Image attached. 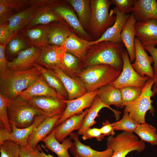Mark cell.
Segmentation results:
<instances>
[{
  "label": "cell",
  "instance_id": "1",
  "mask_svg": "<svg viewBox=\"0 0 157 157\" xmlns=\"http://www.w3.org/2000/svg\"><path fill=\"white\" fill-rule=\"evenodd\" d=\"M41 75V72L35 63L34 67L26 70L8 69L0 73V93L9 99H14L33 85Z\"/></svg>",
  "mask_w": 157,
  "mask_h": 157
},
{
  "label": "cell",
  "instance_id": "2",
  "mask_svg": "<svg viewBox=\"0 0 157 157\" xmlns=\"http://www.w3.org/2000/svg\"><path fill=\"white\" fill-rule=\"evenodd\" d=\"M124 46L122 42L105 41L90 46L83 61L84 69L93 65L105 64L122 70Z\"/></svg>",
  "mask_w": 157,
  "mask_h": 157
},
{
  "label": "cell",
  "instance_id": "3",
  "mask_svg": "<svg viewBox=\"0 0 157 157\" xmlns=\"http://www.w3.org/2000/svg\"><path fill=\"white\" fill-rule=\"evenodd\" d=\"M122 70L113 66L97 64L84 69L76 75L84 85L87 92L94 91L114 81Z\"/></svg>",
  "mask_w": 157,
  "mask_h": 157
},
{
  "label": "cell",
  "instance_id": "4",
  "mask_svg": "<svg viewBox=\"0 0 157 157\" xmlns=\"http://www.w3.org/2000/svg\"><path fill=\"white\" fill-rule=\"evenodd\" d=\"M7 111L10 124L19 129L32 125L36 115H46L42 109L31 105L28 100L19 96L9 99Z\"/></svg>",
  "mask_w": 157,
  "mask_h": 157
},
{
  "label": "cell",
  "instance_id": "5",
  "mask_svg": "<svg viewBox=\"0 0 157 157\" xmlns=\"http://www.w3.org/2000/svg\"><path fill=\"white\" fill-rule=\"evenodd\" d=\"M91 15L88 29L92 35L99 39L114 24L116 17L109 12L111 4L109 0H92Z\"/></svg>",
  "mask_w": 157,
  "mask_h": 157
},
{
  "label": "cell",
  "instance_id": "6",
  "mask_svg": "<svg viewBox=\"0 0 157 157\" xmlns=\"http://www.w3.org/2000/svg\"><path fill=\"white\" fill-rule=\"evenodd\" d=\"M106 145L107 148L113 151L111 157H126L131 151H136L140 153L145 148L144 142L140 140L136 135L125 132L115 137L109 136L107 139Z\"/></svg>",
  "mask_w": 157,
  "mask_h": 157
},
{
  "label": "cell",
  "instance_id": "7",
  "mask_svg": "<svg viewBox=\"0 0 157 157\" xmlns=\"http://www.w3.org/2000/svg\"><path fill=\"white\" fill-rule=\"evenodd\" d=\"M153 79L150 78L147 81L139 97L134 101L125 106L124 112L128 113L130 117L138 124L144 123L145 116L147 112L151 113L154 110L152 105Z\"/></svg>",
  "mask_w": 157,
  "mask_h": 157
},
{
  "label": "cell",
  "instance_id": "8",
  "mask_svg": "<svg viewBox=\"0 0 157 157\" xmlns=\"http://www.w3.org/2000/svg\"><path fill=\"white\" fill-rule=\"evenodd\" d=\"M123 61L120 74L111 84L118 88L133 86L143 88L150 78L140 75L133 67L127 50L124 49L122 55Z\"/></svg>",
  "mask_w": 157,
  "mask_h": 157
},
{
  "label": "cell",
  "instance_id": "9",
  "mask_svg": "<svg viewBox=\"0 0 157 157\" xmlns=\"http://www.w3.org/2000/svg\"><path fill=\"white\" fill-rule=\"evenodd\" d=\"M47 117L46 115L36 116L33 124L25 128H18L14 124H10L12 129L11 133L4 128H0V143L9 140L16 142L22 147L27 146V140L29 135Z\"/></svg>",
  "mask_w": 157,
  "mask_h": 157
},
{
  "label": "cell",
  "instance_id": "10",
  "mask_svg": "<svg viewBox=\"0 0 157 157\" xmlns=\"http://www.w3.org/2000/svg\"><path fill=\"white\" fill-rule=\"evenodd\" d=\"M98 90L87 92L83 95L75 99L64 100L66 104V107L61 117L56 123L55 127L70 117L80 113L84 109L90 107L98 94Z\"/></svg>",
  "mask_w": 157,
  "mask_h": 157
},
{
  "label": "cell",
  "instance_id": "11",
  "mask_svg": "<svg viewBox=\"0 0 157 157\" xmlns=\"http://www.w3.org/2000/svg\"><path fill=\"white\" fill-rule=\"evenodd\" d=\"M66 52L64 44L59 46H45L41 48L36 63L48 69H61Z\"/></svg>",
  "mask_w": 157,
  "mask_h": 157
},
{
  "label": "cell",
  "instance_id": "12",
  "mask_svg": "<svg viewBox=\"0 0 157 157\" xmlns=\"http://www.w3.org/2000/svg\"><path fill=\"white\" fill-rule=\"evenodd\" d=\"M28 101L31 105L43 110L47 116L49 117L62 114L66 107L64 100L58 97L36 96Z\"/></svg>",
  "mask_w": 157,
  "mask_h": 157
},
{
  "label": "cell",
  "instance_id": "13",
  "mask_svg": "<svg viewBox=\"0 0 157 157\" xmlns=\"http://www.w3.org/2000/svg\"><path fill=\"white\" fill-rule=\"evenodd\" d=\"M135 58L131 65L135 71L140 76L153 79L154 77L151 64L153 61L151 56H148L140 40L135 37L134 42Z\"/></svg>",
  "mask_w": 157,
  "mask_h": 157
},
{
  "label": "cell",
  "instance_id": "14",
  "mask_svg": "<svg viewBox=\"0 0 157 157\" xmlns=\"http://www.w3.org/2000/svg\"><path fill=\"white\" fill-rule=\"evenodd\" d=\"M110 14L115 15L116 18L114 24L108 28L99 39L91 41V46L103 41L122 42L121 34L124 26L129 14H124L115 7L110 10Z\"/></svg>",
  "mask_w": 157,
  "mask_h": 157
},
{
  "label": "cell",
  "instance_id": "15",
  "mask_svg": "<svg viewBox=\"0 0 157 157\" xmlns=\"http://www.w3.org/2000/svg\"><path fill=\"white\" fill-rule=\"evenodd\" d=\"M41 50V48L32 46L22 51L13 61L8 62V69L15 71H24L33 68Z\"/></svg>",
  "mask_w": 157,
  "mask_h": 157
},
{
  "label": "cell",
  "instance_id": "16",
  "mask_svg": "<svg viewBox=\"0 0 157 157\" xmlns=\"http://www.w3.org/2000/svg\"><path fill=\"white\" fill-rule=\"evenodd\" d=\"M51 69L62 82L67 92L68 100L77 98L87 92L84 84L78 77L69 76L58 68Z\"/></svg>",
  "mask_w": 157,
  "mask_h": 157
},
{
  "label": "cell",
  "instance_id": "17",
  "mask_svg": "<svg viewBox=\"0 0 157 157\" xmlns=\"http://www.w3.org/2000/svg\"><path fill=\"white\" fill-rule=\"evenodd\" d=\"M135 29L136 36L143 47L157 45V20L136 22Z\"/></svg>",
  "mask_w": 157,
  "mask_h": 157
},
{
  "label": "cell",
  "instance_id": "18",
  "mask_svg": "<svg viewBox=\"0 0 157 157\" xmlns=\"http://www.w3.org/2000/svg\"><path fill=\"white\" fill-rule=\"evenodd\" d=\"M131 13L137 22H144L151 19L157 20V0H135Z\"/></svg>",
  "mask_w": 157,
  "mask_h": 157
},
{
  "label": "cell",
  "instance_id": "19",
  "mask_svg": "<svg viewBox=\"0 0 157 157\" xmlns=\"http://www.w3.org/2000/svg\"><path fill=\"white\" fill-rule=\"evenodd\" d=\"M69 135V138L74 142L69 150L74 157H111L113 154V151L111 149L107 148L104 151H98L84 144L80 141L78 135L75 132H72Z\"/></svg>",
  "mask_w": 157,
  "mask_h": 157
},
{
  "label": "cell",
  "instance_id": "20",
  "mask_svg": "<svg viewBox=\"0 0 157 157\" xmlns=\"http://www.w3.org/2000/svg\"><path fill=\"white\" fill-rule=\"evenodd\" d=\"M88 110V108H87L82 112L70 117L56 127L54 136L59 142H62L74 130H79Z\"/></svg>",
  "mask_w": 157,
  "mask_h": 157
},
{
  "label": "cell",
  "instance_id": "21",
  "mask_svg": "<svg viewBox=\"0 0 157 157\" xmlns=\"http://www.w3.org/2000/svg\"><path fill=\"white\" fill-rule=\"evenodd\" d=\"M62 115V114L51 117H46L29 136L27 140V146L31 148L35 149L38 143L52 132L55 127L56 123Z\"/></svg>",
  "mask_w": 157,
  "mask_h": 157
},
{
  "label": "cell",
  "instance_id": "22",
  "mask_svg": "<svg viewBox=\"0 0 157 157\" xmlns=\"http://www.w3.org/2000/svg\"><path fill=\"white\" fill-rule=\"evenodd\" d=\"M136 22L133 15H130L124 24L121 34L122 42L126 49L131 63H133L135 58L134 42Z\"/></svg>",
  "mask_w": 157,
  "mask_h": 157
},
{
  "label": "cell",
  "instance_id": "23",
  "mask_svg": "<svg viewBox=\"0 0 157 157\" xmlns=\"http://www.w3.org/2000/svg\"><path fill=\"white\" fill-rule=\"evenodd\" d=\"M104 108H107L111 110L114 113L116 119L117 120L119 119L121 112L114 110L105 104L97 96L85 116L81 128L77 133L78 135H83L86 131L96 123L95 119L99 116L98 113L100 111Z\"/></svg>",
  "mask_w": 157,
  "mask_h": 157
},
{
  "label": "cell",
  "instance_id": "24",
  "mask_svg": "<svg viewBox=\"0 0 157 157\" xmlns=\"http://www.w3.org/2000/svg\"><path fill=\"white\" fill-rule=\"evenodd\" d=\"M91 41L79 37L72 32L64 44L66 52L83 61L88 48L91 46Z\"/></svg>",
  "mask_w": 157,
  "mask_h": 157
},
{
  "label": "cell",
  "instance_id": "25",
  "mask_svg": "<svg viewBox=\"0 0 157 157\" xmlns=\"http://www.w3.org/2000/svg\"><path fill=\"white\" fill-rule=\"evenodd\" d=\"M54 13L64 19L76 33L87 40L90 39V36L82 26L77 16L71 8L65 6H59L55 8Z\"/></svg>",
  "mask_w": 157,
  "mask_h": 157
},
{
  "label": "cell",
  "instance_id": "26",
  "mask_svg": "<svg viewBox=\"0 0 157 157\" xmlns=\"http://www.w3.org/2000/svg\"><path fill=\"white\" fill-rule=\"evenodd\" d=\"M19 96L27 100L32 97L40 96L59 98L56 92L48 84L42 74L38 80Z\"/></svg>",
  "mask_w": 157,
  "mask_h": 157
},
{
  "label": "cell",
  "instance_id": "27",
  "mask_svg": "<svg viewBox=\"0 0 157 157\" xmlns=\"http://www.w3.org/2000/svg\"><path fill=\"white\" fill-rule=\"evenodd\" d=\"M55 127L52 132L42 140L44 147L55 153L59 157H70L68 151L72 146L73 142L70 138H66L60 144L55 138Z\"/></svg>",
  "mask_w": 157,
  "mask_h": 157
},
{
  "label": "cell",
  "instance_id": "28",
  "mask_svg": "<svg viewBox=\"0 0 157 157\" xmlns=\"http://www.w3.org/2000/svg\"><path fill=\"white\" fill-rule=\"evenodd\" d=\"M98 91L97 96L106 105H114L121 108L124 107L119 88L110 83L100 88Z\"/></svg>",
  "mask_w": 157,
  "mask_h": 157
},
{
  "label": "cell",
  "instance_id": "29",
  "mask_svg": "<svg viewBox=\"0 0 157 157\" xmlns=\"http://www.w3.org/2000/svg\"><path fill=\"white\" fill-rule=\"evenodd\" d=\"M35 10V8L32 7L8 17L6 20L9 21L10 30L14 34L31 22L36 17Z\"/></svg>",
  "mask_w": 157,
  "mask_h": 157
},
{
  "label": "cell",
  "instance_id": "30",
  "mask_svg": "<svg viewBox=\"0 0 157 157\" xmlns=\"http://www.w3.org/2000/svg\"><path fill=\"white\" fill-rule=\"evenodd\" d=\"M41 72L42 75L48 84L55 90L59 98L63 100L68 99L67 92L60 79L50 69L35 63Z\"/></svg>",
  "mask_w": 157,
  "mask_h": 157
},
{
  "label": "cell",
  "instance_id": "31",
  "mask_svg": "<svg viewBox=\"0 0 157 157\" xmlns=\"http://www.w3.org/2000/svg\"><path fill=\"white\" fill-rule=\"evenodd\" d=\"M76 12L81 25L85 30L88 29L91 15V0H67Z\"/></svg>",
  "mask_w": 157,
  "mask_h": 157
},
{
  "label": "cell",
  "instance_id": "32",
  "mask_svg": "<svg viewBox=\"0 0 157 157\" xmlns=\"http://www.w3.org/2000/svg\"><path fill=\"white\" fill-rule=\"evenodd\" d=\"M72 32L62 24L47 27L48 43L53 46H62Z\"/></svg>",
  "mask_w": 157,
  "mask_h": 157
},
{
  "label": "cell",
  "instance_id": "33",
  "mask_svg": "<svg viewBox=\"0 0 157 157\" xmlns=\"http://www.w3.org/2000/svg\"><path fill=\"white\" fill-rule=\"evenodd\" d=\"M134 132L141 140L152 145L157 144V133L156 129L146 122L138 124Z\"/></svg>",
  "mask_w": 157,
  "mask_h": 157
},
{
  "label": "cell",
  "instance_id": "34",
  "mask_svg": "<svg viewBox=\"0 0 157 157\" xmlns=\"http://www.w3.org/2000/svg\"><path fill=\"white\" fill-rule=\"evenodd\" d=\"M80 61L74 55L66 52L60 69L67 74L70 76H75L79 72L78 71L81 65Z\"/></svg>",
  "mask_w": 157,
  "mask_h": 157
},
{
  "label": "cell",
  "instance_id": "35",
  "mask_svg": "<svg viewBox=\"0 0 157 157\" xmlns=\"http://www.w3.org/2000/svg\"><path fill=\"white\" fill-rule=\"evenodd\" d=\"M26 34L31 41L40 45L41 48L47 45V27H38L28 30Z\"/></svg>",
  "mask_w": 157,
  "mask_h": 157
},
{
  "label": "cell",
  "instance_id": "36",
  "mask_svg": "<svg viewBox=\"0 0 157 157\" xmlns=\"http://www.w3.org/2000/svg\"><path fill=\"white\" fill-rule=\"evenodd\" d=\"M114 130H121L129 133H133L138 124L129 116L128 113L124 112L122 119L112 123Z\"/></svg>",
  "mask_w": 157,
  "mask_h": 157
},
{
  "label": "cell",
  "instance_id": "37",
  "mask_svg": "<svg viewBox=\"0 0 157 157\" xmlns=\"http://www.w3.org/2000/svg\"><path fill=\"white\" fill-rule=\"evenodd\" d=\"M143 88L133 86L119 88L124 106H125L135 100L141 94Z\"/></svg>",
  "mask_w": 157,
  "mask_h": 157
},
{
  "label": "cell",
  "instance_id": "38",
  "mask_svg": "<svg viewBox=\"0 0 157 157\" xmlns=\"http://www.w3.org/2000/svg\"><path fill=\"white\" fill-rule=\"evenodd\" d=\"M20 146L14 142L6 140L0 143V157H21Z\"/></svg>",
  "mask_w": 157,
  "mask_h": 157
},
{
  "label": "cell",
  "instance_id": "39",
  "mask_svg": "<svg viewBox=\"0 0 157 157\" xmlns=\"http://www.w3.org/2000/svg\"><path fill=\"white\" fill-rule=\"evenodd\" d=\"M9 99L0 93V128H3L8 132L12 131V128L8 117L7 108Z\"/></svg>",
  "mask_w": 157,
  "mask_h": 157
},
{
  "label": "cell",
  "instance_id": "40",
  "mask_svg": "<svg viewBox=\"0 0 157 157\" xmlns=\"http://www.w3.org/2000/svg\"><path fill=\"white\" fill-rule=\"evenodd\" d=\"M61 18L55 13L46 11L41 13L35 17L30 23L28 27L38 24H46L54 21H61Z\"/></svg>",
  "mask_w": 157,
  "mask_h": 157
},
{
  "label": "cell",
  "instance_id": "41",
  "mask_svg": "<svg viewBox=\"0 0 157 157\" xmlns=\"http://www.w3.org/2000/svg\"><path fill=\"white\" fill-rule=\"evenodd\" d=\"M135 0H111V4L114 5L117 9L125 14H129Z\"/></svg>",
  "mask_w": 157,
  "mask_h": 157
},
{
  "label": "cell",
  "instance_id": "42",
  "mask_svg": "<svg viewBox=\"0 0 157 157\" xmlns=\"http://www.w3.org/2000/svg\"><path fill=\"white\" fill-rule=\"evenodd\" d=\"M26 46V43L24 41L19 38H15L9 42L8 50L10 54L14 55L18 54Z\"/></svg>",
  "mask_w": 157,
  "mask_h": 157
},
{
  "label": "cell",
  "instance_id": "43",
  "mask_svg": "<svg viewBox=\"0 0 157 157\" xmlns=\"http://www.w3.org/2000/svg\"><path fill=\"white\" fill-rule=\"evenodd\" d=\"M13 33L9 29L8 25L1 24L0 26V44L6 45L10 40Z\"/></svg>",
  "mask_w": 157,
  "mask_h": 157
},
{
  "label": "cell",
  "instance_id": "44",
  "mask_svg": "<svg viewBox=\"0 0 157 157\" xmlns=\"http://www.w3.org/2000/svg\"><path fill=\"white\" fill-rule=\"evenodd\" d=\"M105 137L101 133L100 129L93 128H89L86 131L83 135L82 138L85 140L89 139L95 138L99 141H100Z\"/></svg>",
  "mask_w": 157,
  "mask_h": 157
},
{
  "label": "cell",
  "instance_id": "45",
  "mask_svg": "<svg viewBox=\"0 0 157 157\" xmlns=\"http://www.w3.org/2000/svg\"><path fill=\"white\" fill-rule=\"evenodd\" d=\"M39 148L33 149L27 146H20V156L21 157H42L40 154Z\"/></svg>",
  "mask_w": 157,
  "mask_h": 157
},
{
  "label": "cell",
  "instance_id": "46",
  "mask_svg": "<svg viewBox=\"0 0 157 157\" xmlns=\"http://www.w3.org/2000/svg\"><path fill=\"white\" fill-rule=\"evenodd\" d=\"M144 48L150 53L152 58L153 61L152 67L155 76L157 73V48L153 46H146Z\"/></svg>",
  "mask_w": 157,
  "mask_h": 157
},
{
  "label": "cell",
  "instance_id": "47",
  "mask_svg": "<svg viewBox=\"0 0 157 157\" xmlns=\"http://www.w3.org/2000/svg\"><path fill=\"white\" fill-rule=\"evenodd\" d=\"M5 45L2 44H0V73L8 69L7 66L8 62L6 60L5 53Z\"/></svg>",
  "mask_w": 157,
  "mask_h": 157
},
{
  "label": "cell",
  "instance_id": "48",
  "mask_svg": "<svg viewBox=\"0 0 157 157\" xmlns=\"http://www.w3.org/2000/svg\"><path fill=\"white\" fill-rule=\"evenodd\" d=\"M102 125L100 129V131L105 136H113L115 134L114 130L111 123L109 121L106 120L102 122Z\"/></svg>",
  "mask_w": 157,
  "mask_h": 157
},
{
  "label": "cell",
  "instance_id": "49",
  "mask_svg": "<svg viewBox=\"0 0 157 157\" xmlns=\"http://www.w3.org/2000/svg\"><path fill=\"white\" fill-rule=\"evenodd\" d=\"M9 8L5 4L1 1L0 0V21L3 19V17L5 15L6 13L9 10Z\"/></svg>",
  "mask_w": 157,
  "mask_h": 157
},
{
  "label": "cell",
  "instance_id": "50",
  "mask_svg": "<svg viewBox=\"0 0 157 157\" xmlns=\"http://www.w3.org/2000/svg\"><path fill=\"white\" fill-rule=\"evenodd\" d=\"M153 80L154 83L152 88V97H154L157 95V73L154 76Z\"/></svg>",
  "mask_w": 157,
  "mask_h": 157
},
{
  "label": "cell",
  "instance_id": "51",
  "mask_svg": "<svg viewBox=\"0 0 157 157\" xmlns=\"http://www.w3.org/2000/svg\"><path fill=\"white\" fill-rule=\"evenodd\" d=\"M40 151H41L40 152V151L39 150V153L42 157H54L52 156L49 154H45L44 152H43L42 150L40 148Z\"/></svg>",
  "mask_w": 157,
  "mask_h": 157
}]
</instances>
